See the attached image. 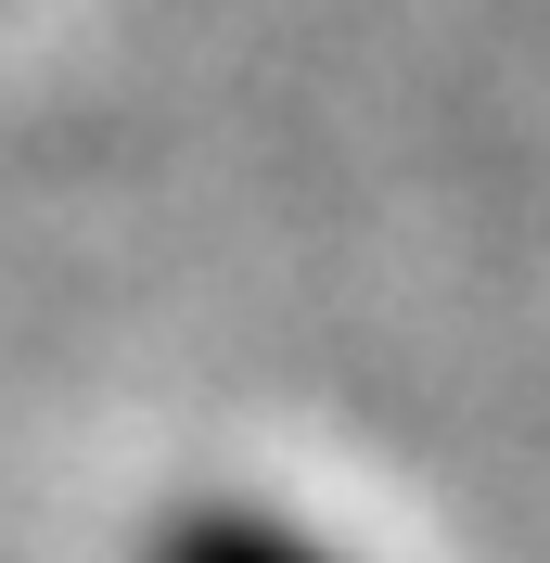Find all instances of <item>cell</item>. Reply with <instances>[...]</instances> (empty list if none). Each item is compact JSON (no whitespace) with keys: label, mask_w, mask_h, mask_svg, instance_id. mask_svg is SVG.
Instances as JSON below:
<instances>
[{"label":"cell","mask_w":550,"mask_h":563,"mask_svg":"<svg viewBox=\"0 0 550 563\" xmlns=\"http://www.w3.org/2000/svg\"><path fill=\"white\" fill-rule=\"evenodd\" d=\"M141 563H359V551H333L320 526H295L270 499H179V512H154Z\"/></svg>","instance_id":"obj_1"}]
</instances>
